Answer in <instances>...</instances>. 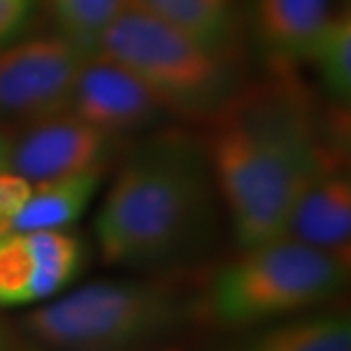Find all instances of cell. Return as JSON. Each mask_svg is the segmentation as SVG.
Listing matches in <instances>:
<instances>
[{"label": "cell", "mask_w": 351, "mask_h": 351, "mask_svg": "<svg viewBox=\"0 0 351 351\" xmlns=\"http://www.w3.org/2000/svg\"><path fill=\"white\" fill-rule=\"evenodd\" d=\"M182 317L178 294L158 283L105 280L37 308L27 328L60 351H139Z\"/></svg>", "instance_id": "4"}, {"label": "cell", "mask_w": 351, "mask_h": 351, "mask_svg": "<svg viewBox=\"0 0 351 351\" xmlns=\"http://www.w3.org/2000/svg\"><path fill=\"white\" fill-rule=\"evenodd\" d=\"M37 0H0V48L16 41L30 25Z\"/></svg>", "instance_id": "17"}, {"label": "cell", "mask_w": 351, "mask_h": 351, "mask_svg": "<svg viewBox=\"0 0 351 351\" xmlns=\"http://www.w3.org/2000/svg\"><path fill=\"white\" fill-rule=\"evenodd\" d=\"M0 351H3V335H0Z\"/></svg>", "instance_id": "19"}, {"label": "cell", "mask_w": 351, "mask_h": 351, "mask_svg": "<svg viewBox=\"0 0 351 351\" xmlns=\"http://www.w3.org/2000/svg\"><path fill=\"white\" fill-rule=\"evenodd\" d=\"M308 64L315 66L322 87L338 103L351 96V19L331 16L313 46Z\"/></svg>", "instance_id": "16"}, {"label": "cell", "mask_w": 351, "mask_h": 351, "mask_svg": "<svg viewBox=\"0 0 351 351\" xmlns=\"http://www.w3.org/2000/svg\"><path fill=\"white\" fill-rule=\"evenodd\" d=\"M110 137L85 123L73 112L30 121V128L12 139L10 171L37 185L101 167Z\"/></svg>", "instance_id": "9"}, {"label": "cell", "mask_w": 351, "mask_h": 351, "mask_svg": "<svg viewBox=\"0 0 351 351\" xmlns=\"http://www.w3.org/2000/svg\"><path fill=\"white\" fill-rule=\"evenodd\" d=\"M349 263L290 237L244 249L217 274L210 301L226 324H254L313 308L347 283Z\"/></svg>", "instance_id": "5"}, {"label": "cell", "mask_w": 351, "mask_h": 351, "mask_svg": "<svg viewBox=\"0 0 351 351\" xmlns=\"http://www.w3.org/2000/svg\"><path fill=\"white\" fill-rule=\"evenodd\" d=\"M130 0H46L58 34L82 51L94 55L110 23Z\"/></svg>", "instance_id": "15"}, {"label": "cell", "mask_w": 351, "mask_h": 351, "mask_svg": "<svg viewBox=\"0 0 351 351\" xmlns=\"http://www.w3.org/2000/svg\"><path fill=\"white\" fill-rule=\"evenodd\" d=\"M311 112L292 73H274L213 117L210 162L242 249L285 237L304 187L338 153L317 135Z\"/></svg>", "instance_id": "1"}, {"label": "cell", "mask_w": 351, "mask_h": 351, "mask_svg": "<svg viewBox=\"0 0 351 351\" xmlns=\"http://www.w3.org/2000/svg\"><path fill=\"white\" fill-rule=\"evenodd\" d=\"M331 16V0H256V34L274 73L308 64Z\"/></svg>", "instance_id": "11"}, {"label": "cell", "mask_w": 351, "mask_h": 351, "mask_svg": "<svg viewBox=\"0 0 351 351\" xmlns=\"http://www.w3.org/2000/svg\"><path fill=\"white\" fill-rule=\"evenodd\" d=\"M210 51L230 55L237 39L235 0H130Z\"/></svg>", "instance_id": "13"}, {"label": "cell", "mask_w": 351, "mask_h": 351, "mask_svg": "<svg viewBox=\"0 0 351 351\" xmlns=\"http://www.w3.org/2000/svg\"><path fill=\"white\" fill-rule=\"evenodd\" d=\"M235 351H351L349 315H315L276 326Z\"/></svg>", "instance_id": "14"}, {"label": "cell", "mask_w": 351, "mask_h": 351, "mask_svg": "<svg viewBox=\"0 0 351 351\" xmlns=\"http://www.w3.org/2000/svg\"><path fill=\"white\" fill-rule=\"evenodd\" d=\"M208 210L210 182L201 149L180 132L156 137L119 171L96 217L103 261H165L194 240Z\"/></svg>", "instance_id": "2"}, {"label": "cell", "mask_w": 351, "mask_h": 351, "mask_svg": "<svg viewBox=\"0 0 351 351\" xmlns=\"http://www.w3.org/2000/svg\"><path fill=\"white\" fill-rule=\"evenodd\" d=\"M87 55L62 34L12 41L0 48V114L23 121L55 117L71 105Z\"/></svg>", "instance_id": "6"}, {"label": "cell", "mask_w": 351, "mask_h": 351, "mask_svg": "<svg viewBox=\"0 0 351 351\" xmlns=\"http://www.w3.org/2000/svg\"><path fill=\"white\" fill-rule=\"evenodd\" d=\"M10 153H12V139L0 130V173L10 171Z\"/></svg>", "instance_id": "18"}, {"label": "cell", "mask_w": 351, "mask_h": 351, "mask_svg": "<svg viewBox=\"0 0 351 351\" xmlns=\"http://www.w3.org/2000/svg\"><path fill=\"white\" fill-rule=\"evenodd\" d=\"M85 249L75 233L10 230L0 235V306L51 299L78 276Z\"/></svg>", "instance_id": "7"}, {"label": "cell", "mask_w": 351, "mask_h": 351, "mask_svg": "<svg viewBox=\"0 0 351 351\" xmlns=\"http://www.w3.org/2000/svg\"><path fill=\"white\" fill-rule=\"evenodd\" d=\"M285 237L351 261V182L342 171L340 151L333 153L297 199Z\"/></svg>", "instance_id": "10"}, {"label": "cell", "mask_w": 351, "mask_h": 351, "mask_svg": "<svg viewBox=\"0 0 351 351\" xmlns=\"http://www.w3.org/2000/svg\"><path fill=\"white\" fill-rule=\"evenodd\" d=\"M69 112L114 137L149 125L162 105L128 66L105 53H94L82 62Z\"/></svg>", "instance_id": "8"}, {"label": "cell", "mask_w": 351, "mask_h": 351, "mask_svg": "<svg viewBox=\"0 0 351 351\" xmlns=\"http://www.w3.org/2000/svg\"><path fill=\"white\" fill-rule=\"evenodd\" d=\"M96 53L128 66L162 110L180 117L213 119L240 91L230 55L210 51L130 3L105 30Z\"/></svg>", "instance_id": "3"}, {"label": "cell", "mask_w": 351, "mask_h": 351, "mask_svg": "<svg viewBox=\"0 0 351 351\" xmlns=\"http://www.w3.org/2000/svg\"><path fill=\"white\" fill-rule=\"evenodd\" d=\"M101 167L78 171L64 178L32 185V192L14 217L12 230H62L82 217L94 199Z\"/></svg>", "instance_id": "12"}]
</instances>
